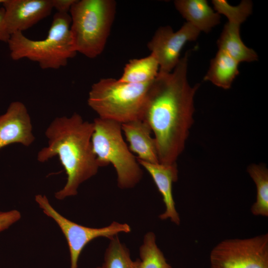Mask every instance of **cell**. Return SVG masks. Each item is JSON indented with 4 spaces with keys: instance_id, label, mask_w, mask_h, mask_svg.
<instances>
[{
    "instance_id": "6da1fadb",
    "label": "cell",
    "mask_w": 268,
    "mask_h": 268,
    "mask_svg": "<svg viewBox=\"0 0 268 268\" xmlns=\"http://www.w3.org/2000/svg\"><path fill=\"white\" fill-rule=\"evenodd\" d=\"M189 52L171 72H158L147 94L142 120L154 134L163 164L176 163L194 123V99L200 84L192 87L188 82Z\"/></svg>"
},
{
    "instance_id": "44dd1931",
    "label": "cell",
    "mask_w": 268,
    "mask_h": 268,
    "mask_svg": "<svg viewBox=\"0 0 268 268\" xmlns=\"http://www.w3.org/2000/svg\"><path fill=\"white\" fill-rule=\"evenodd\" d=\"M20 217V213L17 210L0 211V232L8 228Z\"/></svg>"
},
{
    "instance_id": "ba28073f",
    "label": "cell",
    "mask_w": 268,
    "mask_h": 268,
    "mask_svg": "<svg viewBox=\"0 0 268 268\" xmlns=\"http://www.w3.org/2000/svg\"><path fill=\"white\" fill-rule=\"evenodd\" d=\"M35 201L44 213L56 221L63 233L69 251L70 268H77L78 261L81 252L92 240L100 237L111 239L119 233H129L131 231V227L128 224L116 221L102 228L84 226L68 220L60 214L51 205L46 196L37 195Z\"/></svg>"
},
{
    "instance_id": "d6986e66",
    "label": "cell",
    "mask_w": 268,
    "mask_h": 268,
    "mask_svg": "<svg viewBox=\"0 0 268 268\" xmlns=\"http://www.w3.org/2000/svg\"><path fill=\"white\" fill-rule=\"evenodd\" d=\"M104 262L97 268H139V259L132 260L129 249L120 242L117 235L110 239Z\"/></svg>"
},
{
    "instance_id": "5bb4252c",
    "label": "cell",
    "mask_w": 268,
    "mask_h": 268,
    "mask_svg": "<svg viewBox=\"0 0 268 268\" xmlns=\"http://www.w3.org/2000/svg\"><path fill=\"white\" fill-rule=\"evenodd\" d=\"M245 21L240 17L228 18L217 42L218 50L225 51L239 63L252 62L258 59L256 52L247 47L241 40L240 27Z\"/></svg>"
},
{
    "instance_id": "e0dca14e",
    "label": "cell",
    "mask_w": 268,
    "mask_h": 268,
    "mask_svg": "<svg viewBox=\"0 0 268 268\" xmlns=\"http://www.w3.org/2000/svg\"><path fill=\"white\" fill-rule=\"evenodd\" d=\"M159 66L154 56L131 60L125 66L123 73L118 80L122 82L142 84L150 83L156 77Z\"/></svg>"
},
{
    "instance_id": "7c38bea8",
    "label": "cell",
    "mask_w": 268,
    "mask_h": 268,
    "mask_svg": "<svg viewBox=\"0 0 268 268\" xmlns=\"http://www.w3.org/2000/svg\"><path fill=\"white\" fill-rule=\"evenodd\" d=\"M137 161L150 175L162 196L165 210L159 216V218L161 220L170 219L171 222L179 225L180 218L175 207L172 193L173 183L178 178L177 163L163 164L149 163L138 159Z\"/></svg>"
},
{
    "instance_id": "277c9868",
    "label": "cell",
    "mask_w": 268,
    "mask_h": 268,
    "mask_svg": "<svg viewBox=\"0 0 268 268\" xmlns=\"http://www.w3.org/2000/svg\"><path fill=\"white\" fill-rule=\"evenodd\" d=\"M131 83L101 78L89 91L87 103L98 118L123 124L142 120L150 83Z\"/></svg>"
},
{
    "instance_id": "9c48e42d",
    "label": "cell",
    "mask_w": 268,
    "mask_h": 268,
    "mask_svg": "<svg viewBox=\"0 0 268 268\" xmlns=\"http://www.w3.org/2000/svg\"><path fill=\"white\" fill-rule=\"evenodd\" d=\"M201 31L186 22L177 31L170 26H161L155 31L147 47L157 60L159 72H171L178 64L180 53L186 43L196 40Z\"/></svg>"
},
{
    "instance_id": "7a4b0ae2",
    "label": "cell",
    "mask_w": 268,
    "mask_h": 268,
    "mask_svg": "<svg viewBox=\"0 0 268 268\" xmlns=\"http://www.w3.org/2000/svg\"><path fill=\"white\" fill-rule=\"evenodd\" d=\"M93 130V122L77 113L56 118L46 129L48 145L39 151L37 160L45 162L58 156L67 175L66 185L55 193L56 199L76 195L79 185L97 174L100 167L91 142Z\"/></svg>"
},
{
    "instance_id": "ffe728a7",
    "label": "cell",
    "mask_w": 268,
    "mask_h": 268,
    "mask_svg": "<svg viewBox=\"0 0 268 268\" xmlns=\"http://www.w3.org/2000/svg\"><path fill=\"white\" fill-rule=\"evenodd\" d=\"M139 268H172L156 243L154 233H147L139 248Z\"/></svg>"
},
{
    "instance_id": "4fadbf2b",
    "label": "cell",
    "mask_w": 268,
    "mask_h": 268,
    "mask_svg": "<svg viewBox=\"0 0 268 268\" xmlns=\"http://www.w3.org/2000/svg\"><path fill=\"white\" fill-rule=\"evenodd\" d=\"M121 128L129 143L130 150L137 155V159L159 163L156 141L151 136L152 131L146 122L142 120H134L122 124Z\"/></svg>"
},
{
    "instance_id": "7402d4cb",
    "label": "cell",
    "mask_w": 268,
    "mask_h": 268,
    "mask_svg": "<svg viewBox=\"0 0 268 268\" xmlns=\"http://www.w3.org/2000/svg\"><path fill=\"white\" fill-rule=\"evenodd\" d=\"M76 0H52L53 8L60 13H68Z\"/></svg>"
},
{
    "instance_id": "9a60e30c",
    "label": "cell",
    "mask_w": 268,
    "mask_h": 268,
    "mask_svg": "<svg viewBox=\"0 0 268 268\" xmlns=\"http://www.w3.org/2000/svg\"><path fill=\"white\" fill-rule=\"evenodd\" d=\"M176 9L187 22L201 32H209L220 21V15L208 5L205 0H176Z\"/></svg>"
},
{
    "instance_id": "30bf717a",
    "label": "cell",
    "mask_w": 268,
    "mask_h": 268,
    "mask_svg": "<svg viewBox=\"0 0 268 268\" xmlns=\"http://www.w3.org/2000/svg\"><path fill=\"white\" fill-rule=\"evenodd\" d=\"M4 20L11 35L31 28L51 14L52 0H5Z\"/></svg>"
},
{
    "instance_id": "cb8c5ba5",
    "label": "cell",
    "mask_w": 268,
    "mask_h": 268,
    "mask_svg": "<svg viewBox=\"0 0 268 268\" xmlns=\"http://www.w3.org/2000/svg\"><path fill=\"white\" fill-rule=\"evenodd\" d=\"M5 0H0V4H2L4 2Z\"/></svg>"
},
{
    "instance_id": "5b68a950",
    "label": "cell",
    "mask_w": 268,
    "mask_h": 268,
    "mask_svg": "<svg viewBox=\"0 0 268 268\" xmlns=\"http://www.w3.org/2000/svg\"><path fill=\"white\" fill-rule=\"evenodd\" d=\"M113 0H76L70 9V31L76 52L90 59L105 47L114 20Z\"/></svg>"
},
{
    "instance_id": "ac0fdd59",
    "label": "cell",
    "mask_w": 268,
    "mask_h": 268,
    "mask_svg": "<svg viewBox=\"0 0 268 268\" xmlns=\"http://www.w3.org/2000/svg\"><path fill=\"white\" fill-rule=\"evenodd\" d=\"M247 171L255 183L256 200L251 207L255 216H268V170L263 164H252Z\"/></svg>"
},
{
    "instance_id": "2e32d148",
    "label": "cell",
    "mask_w": 268,
    "mask_h": 268,
    "mask_svg": "<svg viewBox=\"0 0 268 268\" xmlns=\"http://www.w3.org/2000/svg\"><path fill=\"white\" fill-rule=\"evenodd\" d=\"M239 63L225 51L218 50L211 60L209 68L203 80L215 85L228 89L239 74Z\"/></svg>"
},
{
    "instance_id": "603a6c76",
    "label": "cell",
    "mask_w": 268,
    "mask_h": 268,
    "mask_svg": "<svg viewBox=\"0 0 268 268\" xmlns=\"http://www.w3.org/2000/svg\"><path fill=\"white\" fill-rule=\"evenodd\" d=\"M9 34L4 20V11L3 7L0 8V41L7 43Z\"/></svg>"
},
{
    "instance_id": "3957f363",
    "label": "cell",
    "mask_w": 268,
    "mask_h": 268,
    "mask_svg": "<svg viewBox=\"0 0 268 268\" xmlns=\"http://www.w3.org/2000/svg\"><path fill=\"white\" fill-rule=\"evenodd\" d=\"M68 13L56 12L47 37L33 40L23 32L12 34L7 42L10 56L14 61L26 58L37 63L43 69H58L65 67L76 54L70 31Z\"/></svg>"
},
{
    "instance_id": "8992f818",
    "label": "cell",
    "mask_w": 268,
    "mask_h": 268,
    "mask_svg": "<svg viewBox=\"0 0 268 268\" xmlns=\"http://www.w3.org/2000/svg\"><path fill=\"white\" fill-rule=\"evenodd\" d=\"M91 137L93 152L100 167L113 165L121 189L134 187L141 180V166L122 135L120 123L97 117L93 122Z\"/></svg>"
},
{
    "instance_id": "52a82bcc",
    "label": "cell",
    "mask_w": 268,
    "mask_h": 268,
    "mask_svg": "<svg viewBox=\"0 0 268 268\" xmlns=\"http://www.w3.org/2000/svg\"><path fill=\"white\" fill-rule=\"evenodd\" d=\"M210 268H268V234L228 239L209 254Z\"/></svg>"
},
{
    "instance_id": "8fae6325",
    "label": "cell",
    "mask_w": 268,
    "mask_h": 268,
    "mask_svg": "<svg viewBox=\"0 0 268 268\" xmlns=\"http://www.w3.org/2000/svg\"><path fill=\"white\" fill-rule=\"evenodd\" d=\"M35 138L26 106L20 101L12 102L6 112L0 116V149L13 143L29 146Z\"/></svg>"
}]
</instances>
